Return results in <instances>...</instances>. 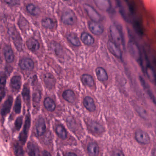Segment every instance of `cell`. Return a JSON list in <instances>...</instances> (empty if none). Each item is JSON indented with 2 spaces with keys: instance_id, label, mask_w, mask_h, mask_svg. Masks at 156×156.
Returning <instances> with one entry per match:
<instances>
[{
  "instance_id": "cell-1",
  "label": "cell",
  "mask_w": 156,
  "mask_h": 156,
  "mask_svg": "<svg viewBox=\"0 0 156 156\" xmlns=\"http://www.w3.org/2000/svg\"><path fill=\"white\" fill-rule=\"evenodd\" d=\"M128 49L132 56L143 67L142 53L137 43L133 40H130L128 42Z\"/></svg>"
},
{
  "instance_id": "cell-2",
  "label": "cell",
  "mask_w": 156,
  "mask_h": 156,
  "mask_svg": "<svg viewBox=\"0 0 156 156\" xmlns=\"http://www.w3.org/2000/svg\"><path fill=\"white\" fill-rule=\"evenodd\" d=\"M110 33L114 43L117 46L124 45V37L122 30L118 27L112 25L110 27Z\"/></svg>"
},
{
  "instance_id": "cell-3",
  "label": "cell",
  "mask_w": 156,
  "mask_h": 156,
  "mask_svg": "<svg viewBox=\"0 0 156 156\" xmlns=\"http://www.w3.org/2000/svg\"><path fill=\"white\" fill-rule=\"evenodd\" d=\"M8 33L9 35L11 37L15 46L17 50L21 52L23 50V42L21 36L17 32L16 28L15 27L12 26L9 27L8 30Z\"/></svg>"
},
{
  "instance_id": "cell-4",
  "label": "cell",
  "mask_w": 156,
  "mask_h": 156,
  "mask_svg": "<svg viewBox=\"0 0 156 156\" xmlns=\"http://www.w3.org/2000/svg\"><path fill=\"white\" fill-rule=\"evenodd\" d=\"M31 116H30V114H27L26 117L23 131L20 133L19 136V141L23 145L26 143L27 141L28 132L31 126Z\"/></svg>"
},
{
  "instance_id": "cell-5",
  "label": "cell",
  "mask_w": 156,
  "mask_h": 156,
  "mask_svg": "<svg viewBox=\"0 0 156 156\" xmlns=\"http://www.w3.org/2000/svg\"><path fill=\"white\" fill-rule=\"evenodd\" d=\"M86 125L88 130L93 134L100 135L104 132L105 129L103 126L95 121L89 120L87 121Z\"/></svg>"
},
{
  "instance_id": "cell-6",
  "label": "cell",
  "mask_w": 156,
  "mask_h": 156,
  "mask_svg": "<svg viewBox=\"0 0 156 156\" xmlns=\"http://www.w3.org/2000/svg\"><path fill=\"white\" fill-rule=\"evenodd\" d=\"M134 136L136 141L140 144L147 145L150 143L151 141L149 135L143 130L136 131Z\"/></svg>"
},
{
  "instance_id": "cell-7",
  "label": "cell",
  "mask_w": 156,
  "mask_h": 156,
  "mask_svg": "<svg viewBox=\"0 0 156 156\" xmlns=\"http://www.w3.org/2000/svg\"><path fill=\"white\" fill-rule=\"evenodd\" d=\"M47 125L45 120L42 116L37 119L35 125V131L37 135L41 136L44 135L46 132Z\"/></svg>"
},
{
  "instance_id": "cell-8",
  "label": "cell",
  "mask_w": 156,
  "mask_h": 156,
  "mask_svg": "<svg viewBox=\"0 0 156 156\" xmlns=\"http://www.w3.org/2000/svg\"><path fill=\"white\" fill-rule=\"evenodd\" d=\"M61 20L65 24L72 25L76 23L77 18L74 12L71 11H67L62 14Z\"/></svg>"
},
{
  "instance_id": "cell-9",
  "label": "cell",
  "mask_w": 156,
  "mask_h": 156,
  "mask_svg": "<svg viewBox=\"0 0 156 156\" xmlns=\"http://www.w3.org/2000/svg\"><path fill=\"white\" fill-rule=\"evenodd\" d=\"M13 101V97L12 96H9L4 103L1 110V114L2 117H5L10 113Z\"/></svg>"
},
{
  "instance_id": "cell-10",
  "label": "cell",
  "mask_w": 156,
  "mask_h": 156,
  "mask_svg": "<svg viewBox=\"0 0 156 156\" xmlns=\"http://www.w3.org/2000/svg\"><path fill=\"white\" fill-rule=\"evenodd\" d=\"M84 9L87 12L89 17L94 22H99L101 20V16L98 12L90 5L86 4L84 5Z\"/></svg>"
},
{
  "instance_id": "cell-11",
  "label": "cell",
  "mask_w": 156,
  "mask_h": 156,
  "mask_svg": "<svg viewBox=\"0 0 156 156\" xmlns=\"http://www.w3.org/2000/svg\"><path fill=\"white\" fill-rule=\"evenodd\" d=\"M86 151L89 156H98L100 152V148L96 142L91 141L87 144Z\"/></svg>"
},
{
  "instance_id": "cell-12",
  "label": "cell",
  "mask_w": 156,
  "mask_h": 156,
  "mask_svg": "<svg viewBox=\"0 0 156 156\" xmlns=\"http://www.w3.org/2000/svg\"><path fill=\"white\" fill-rule=\"evenodd\" d=\"M144 69L146 75L149 80L156 85V72L153 67L150 65V63L147 62L145 67L144 68Z\"/></svg>"
},
{
  "instance_id": "cell-13",
  "label": "cell",
  "mask_w": 156,
  "mask_h": 156,
  "mask_svg": "<svg viewBox=\"0 0 156 156\" xmlns=\"http://www.w3.org/2000/svg\"><path fill=\"white\" fill-rule=\"evenodd\" d=\"M19 64L20 68L25 71L32 70L34 67V61L28 58H25L21 60Z\"/></svg>"
},
{
  "instance_id": "cell-14",
  "label": "cell",
  "mask_w": 156,
  "mask_h": 156,
  "mask_svg": "<svg viewBox=\"0 0 156 156\" xmlns=\"http://www.w3.org/2000/svg\"><path fill=\"white\" fill-rule=\"evenodd\" d=\"M55 132L57 136L61 140H66L67 139L68 133L66 129L61 124L56 125L55 128Z\"/></svg>"
},
{
  "instance_id": "cell-15",
  "label": "cell",
  "mask_w": 156,
  "mask_h": 156,
  "mask_svg": "<svg viewBox=\"0 0 156 156\" xmlns=\"http://www.w3.org/2000/svg\"><path fill=\"white\" fill-rule=\"evenodd\" d=\"M139 79H140V82H141L142 86H143V88H144V89L146 92L148 94V96L150 97V99L152 100L153 102L156 104L155 97L154 95V93H153V92H152V89H151V88H150V86L148 85V83L146 81L144 78L141 77V76H140V78H139Z\"/></svg>"
},
{
  "instance_id": "cell-16",
  "label": "cell",
  "mask_w": 156,
  "mask_h": 156,
  "mask_svg": "<svg viewBox=\"0 0 156 156\" xmlns=\"http://www.w3.org/2000/svg\"><path fill=\"white\" fill-rule=\"evenodd\" d=\"M89 27L91 32L94 34L100 35L103 33V28L97 22H90L89 24Z\"/></svg>"
},
{
  "instance_id": "cell-17",
  "label": "cell",
  "mask_w": 156,
  "mask_h": 156,
  "mask_svg": "<svg viewBox=\"0 0 156 156\" xmlns=\"http://www.w3.org/2000/svg\"><path fill=\"white\" fill-rule=\"evenodd\" d=\"M22 78L21 76L16 75L12 77L10 81V85L12 89L16 91H19L22 86Z\"/></svg>"
},
{
  "instance_id": "cell-18",
  "label": "cell",
  "mask_w": 156,
  "mask_h": 156,
  "mask_svg": "<svg viewBox=\"0 0 156 156\" xmlns=\"http://www.w3.org/2000/svg\"><path fill=\"white\" fill-rule=\"evenodd\" d=\"M83 104L86 110L89 111L93 112L95 111L96 106L94 100L91 97L87 96L83 100Z\"/></svg>"
},
{
  "instance_id": "cell-19",
  "label": "cell",
  "mask_w": 156,
  "mask_h": 156,
  "mask_svg": "<svg viewBox=\"0 0 156 156\" xmlns=\"http://www.w3.org/2000/svg\"><path fill=\"white\" fill-rule=\"evenodd\" d=\"M108 47L110 52L113 54L115 56L118 58H121L122 57V53L118 46L112 41H109L108 42Z\"/></svg>"
},
{
  "instance_id": "cell-20",
  "label": "cell",
  "mask_w": 156,
  "mask_h": 156,
  "mask_svg": "<svg viewBox=\"0 0 156 156\" xmlns=\"http://www.w3.org/2000/svg\"><path fill=\"white\" fill-rule=\"evenodd\" d=\"M27 151L29 156H39V151L38 146L33 142H29L27 144Z\"/></svg>"
},
{
  "instance_id": "cell-21",
  "label": "cell",
  "mask_w": 156,
  "mask_h": 156,
  "mask_svg": "<svg viewBox=\"0 0 156 156\" xmlns=\"http://www.w3.org/2000/svg\"><path fill=\"white\" fill-rule=\"evenodd\" d=\"M4 55L6 62L12 63L14 60V54L11 47L6 45L4 49Z\"/></svg>"
},
{
  "instance_id": "cell-22",
  "label": "cell",
  "mask_w": 156,
  "mask_h": 156,
  "mask_svg": "<svg viewBox=\"0 0 156 156\" xmlns=\"http://www.w3.org/2000/svg\"><path fill=\"white\" fill-rule=\"evenodd\" d=\"M44 82L46 86L49 89H52L55 87L56 80L55 77L50 73H46L44 76Z\"/></svg>"
},
{
  "instance_id": "cell-23",
  "label": "cell",
  "mask_w": 156,
  "mask_h": 156,
  "mask_svg": "<svg viewBox=\"0 0 156 156\" xmlns=\"http://www.w3.org/2000/svg\"><path fill=\"white\" fill-rule=\"evenodd\" d=\"M26 45L29 50L32 51H36L39 48V44L37 40L34 38H30L27 39Z\"/></svg>"
},
{
  "instance_id": "cell-24",
  "label": "cell",
  "mask_w": 156,
  "mask_h": 156,
  "mask_svg": "<svg viewBox=\"0 0 156 156\" xmlns=\"http://www.w3.org/2000/svg\"><path fill=\"white\" fill-rule=\"evenodd\" d=\"M22 96L25 103L27 106H30V91L29 87L27 84H25L23 86L22 93Z\"/></svg>"
},
{
  "instance_id": "cell-25",
  "label": "cell",
  "mask_w": 156,
  "mask_h": 156,
  "mask_svg": "<svg viewBox=\"0 0 156 156\" xmlns=\"http://www.w3.org/2000/svg\"><path fill=\"white\" fill-rule=\"evenodd\" d=\"M63 99L69 103H73L76 100V95L74 92L71 90H66L62 94Z\"/></svg>"
},
{
  "instance_id": "cell-26",
  "label": "cell",
  "mask_w": 156,
  "mask_h": 156,
  "mask_svg": "<svg viewBox=\"0 0 156 156\" xmlns=\"http://www.w3.org/2000/svg\"><path fill=\"white\" fill-rule=\"evenodd\" d=\"M44 106L45 108L48 111L52 112L54 111L56 109V104L54 100L51 98H46L44 101Z\"/></svg>"
},
{
  "instance_id": "cell-27",
  "label": "cell",
  "mask_w": 156,
  "mask_h": 156,
  "mask_svg": "<svg viewBox=\"0 0 156 156\" xmlns=\"http://www.w3.org/2000/svg\"><path fill=\"white\" fill-rule=\"evenodd\" d=\"M96 76L100 81H105L108 80V75L104 69L102 67H98L95 71Z\"/></svg>"
},
{
  "instance_id": "cell-28",
  "label": "cell",
  "mask_w": 156,
  "mask_h": 156,
  "mask_svg": "<svg viewBox=\"0 0 156 156\" xmlns=\"http://www.w3.org/2000/svg\"><path fill=\"white\" fill-rule=\"evenodd\" d=\"M81 38L82 42L88 45H92L94 43V39L90 35L87 33H82L81 36Z\"/></svg>"
},
{
  "instance_id": "cell-29",
  "label": "cell",
  "mask_w": 156,
  "mask_h": 156,
  "mask_svg": "<svg viewBox=\"0 0 156 156\" xmlns=\"http://www.w3.org/2000/svg\"><path fill=\"white\" fill-rule=\"evenodd\" d=\"M42 24L48 29H53L56 26L55 22L50 18H45L42 21Z\"/></svg>"
},
{
  "instance_id": "cell-30",
  "label": "cell",
  "mask_w": 156,
  "mask_h": 156,
  "mask_svg": "<svg viewBox=\"0 0 156 156\" xmlns=\"http://www.w3.org/2000/svg\"><path fill=\"white\" fill-rule=\"evenodd\" d=\"M67 38L69 41L74 46H80V41L79 40L76 35L74 33H70V34H68Z\"/></svg>"
},
{
  "instance_id": "cell-31",
  "label": "cell",
  "mask_w": 156,
  "mask_h": 156,
  "mask_svg": "<svg viewBox=\"0 0 156 156\" xmlns=\"http://www.w3.org/2000/svg\"><path fill=\"white\" fill-rule=\"evenodd\" d=\"M82 81L83 84L89 87H92L94 84V80L90 75L84 74L82 76Z\"/></svg>"
},
{
  "instance_id": "cell-32",
  "label": "cell",
  "mask_w": 156,
  "mask_h": 156,
  "mask_svg": "<svg viewBox=\"0 0 156 156\" xmlns=\"http://www.w3.org/2000/svg\"><path fill=\"white\" fill-rule=\"evenodd\" d=\"M27 12L32 15L36 16L39 14L40 11L37 6L33 4H29L26 7Z\"/></svg>"
},
{
  "instance_id": "cell-33",
  "label": "cell",
  "mask_w": 156,
  "mask_h": 156,
  "mask_svg": "<svg viewBox=\"0 0 156 156\" xmlns=\"http://www.w3.org/2000/svg\"><path fill=\"white\" fill-rule=\"evenodd\" d=\"M14 153L15 156H24V151L23 147L18 143H14L13 146Z\"/></svg>"
},
{
  "instance_id": "cell-34",
  "label": "cell",
  "mask_w": 156,
  "mask_h": 156,
  "mask_svg": "<svg viewBox=\"0 0 156 156\" xmlns=\"http://www.w3.org/2000/svg\"><path fill=\"white\" fill-rule=\"evenodd\" d=\"M51 48L52 51L58 56H60L63 52V48L60 45L55 42H52Z\"/></svg>"
},
{
  "instance_id": "cell-35",
  "label": "cell",
  "mask_w": 156,
  "mask_h": 156,
  "mask_svg": "<svg viewBox=\"0 0 156 156\" xmlns=\"http://www.w3.org/2000/svg\"><path fill=\"white\" fill-rule=\"evenodd\" d=\"M21 109H22V101H21V97L18 95L16 97L15 102L14 106V111L16 114H19L21 113Z\"/></svg>"
},
{
  "instance_id": "cell-36",
  "label": "cell",
  "mask_w": 156,
  "mask_h": 156,
  "mask_svg": "<svg viewBox=\"0 0 156 156\" xmlns=\"http://www.w3.org/2000/svg\"><path fill=\"white\" fill-rule=\"evenodd\" d=\"M7 76L3 72H2L0 74V91H4L5 89L6 83Z\"/></svg>"
},
{
  "instance_id": "cell-37",
  "label": "cell",
  "mask_w": 156,
  "mask_h": 156,
  "mask_svg": "<svg viewBox=\"0 0 156 156\" xmlns=\"http://www.w3.org/2000/svg\"><path fill=\"white\" fill-rule=\"evenodd\" d=\"M18 25L19 27L21 28V30H27L28 28V23L27 20H26L24 17L23 16H20L18 20Z\"/></svg>"
},
{
  "instance_id": "cell-38",
  "label": "cell",
  "mask_w": 156,
  "mask_h": 156,
  "mask_svg": "<svg viewBox=\"0 0 156 156\" xmlns=\"http://www.w3.org/2000/svg\"><path fill=\"white\" fill-rule=\"evenodd\" d=\"M23 117L22 116H19L16 118L15 122V127L16 131H19L22 127L23 125Z\"/></svg>"
},
{
  "instance_id": "cell-39",
  "label": "cell",
  "mask_w": 156,
  "mask_h": 156,
  "mask_svg": "<svg viewBox=\"0 0 156 156\" xmlns=\"http://www.w3.org/2000/svg\"><path fill=\"white\" fill-rule=\"evenodd\" d=\"M33 101L36 103H38L41 99V93L38 90L34 92L33 96Z\"/></svg>"
},
{
  "instance_id": "cell-40",
  "label": "cell",
  "mask_w": 156,
  "mask_h": 156,
  "mask_svg": "<svg viewBox=\"0 0 156 156\" xmlns=\"http://www.w3.org/2000/svg\"><path fill=\"white\" fill-rule=\"evenodd\" d=\"M136 111H137V112L139 114V115H141L143 118L147 119V117H148V115H147L146 111L143 108L138 107Z\"/></svg>"
},
{
  "instance_id": "cell-41",
  "label": "cell",
  "mask_w": 156,
  "mask_h": 156,
  "mask_svg": "<svg viewBox=\"0 0 156 156\" xmlns=\"http://www.w3.org/2000/svg\"><path fill=\"white\" fill-rule=\"evenodd\" d=\"M111 156H125L122 151L120 149H116L112 152Z\"/></svg>"
},
{
  "instance_id": "cell-42",
  "label": "cell",
  "mask_w": 156,
  "mask_h": 156,
  "mask_svg": "<svg viewBox=\"0 0 156 156\" xmlns=\"http://www.w3.org/2000/svg\"><path fill=\"white\" fill-rule=\"evenodd\" d=\"M7 4L11 5H14L19 3V2L17 1H5Z\"/></svg>"
},
{
  "instance_id": "cell-43",
  "label": "cell",
  "mask_w": 156,
  "mask_h": 156,
  "mask_svg": "<svg viewBox=\"0 0 156 156\" xmlns=\"http://www.w3.org/2000/svg\"><path fill=\"white\" fill-rule=\"evenodd\" d=\"M5 95V91H0V102L2 100Z\"/></svg>"
},
{
  "instance_id": "cell-44",
  "label": "cell",
  "mask_w": 156,
  "mask_h": 156,
  "mask_svg": "<svg viewBox=\"0 0 156 156\" xmlns=\"http://www.w3.org/2000/svg\"><path fill=\"white\" fill-rule=\"evenodd\" d=\"M65 156H77L76 154L73 152H69L66 153Z\"/></svg>"
},
{
  "instance_id": "cell-45",
  "label": "cell",
  "mask_w": 156,
  "mask_h": 156,
  "mask_svg": "<svg viewBox=\"0 0 156 156\" xmlns=\"http://www.w3.org/2000/svg\"><path fill=\"white\" fill-rule=\"evenodd\" d=\"M42 156H52L51 154L47 151H44L42 154Z\"/></svg>"
},
{
  "instance_id": "cell-46",
  "label": "cell",
  "mask_w": 156,
  "mask_h": 156,
  "mask_svg": "<svg viewBox=\"0 0 156 156\" xmlns=\"http://www.w3.org/2000/svg\"><path fill=\"white\" fill-rule=\"evenodd\" d=\"M152 156H156V148H154L152 150Z\"/></svg>"
},
{
  "instance_id": "cell-47",
  "label": "cell",
  "mask_w": 156,
  "mask_h": 156,
  "mask_svg": "<svg viewBox=\"0 0 156 156\" xmlns=\"http://www.w3.org/2000/svg\"></svg>"
}]
</instances>
